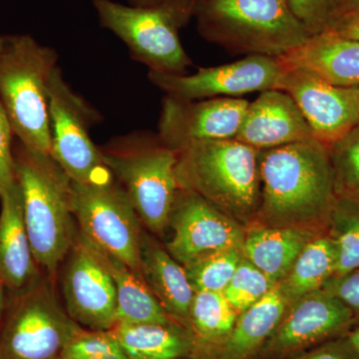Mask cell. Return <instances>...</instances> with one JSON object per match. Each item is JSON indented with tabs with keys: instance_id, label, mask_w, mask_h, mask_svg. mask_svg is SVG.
Segmentation results:
<instances>
[{
	"instance_id": "7402d4cb",
	"label": "cell",
	"mask_w": 359,
	"mask_h": 359,
	"mask_svg": "<svg viewBox=\"0 0 359 359\" xmlns=\"http://www.w3.org/2000/svg\"><path fill=\"white\" fill-rule=\"evenodd\" d=\"M130 359H200L190 330L169 323H117L111 330Z\"/></svg>"
},
{
	"instance_id": "ba28073f",
	"label": "cell",
	"mask_w": 359,
	"mask_h": 359,
	"mask_svg": "<svg viewBox=\"0 0 359 359\" xmlns=\"http://www.w3.org/2000/svg\"><path fill=\"white\" fill-rule=\"evenodd\" d=\"M56 287V280L43 273L29 289L8 294L0 359H62L82 327L66 311Z\"/></svg>"
},
{
	"instance_id": "4dcf8cb0",
	"label": "cell",
	"mask_w": 359,
	"mask_h": 359,
	"mask_svg": "<svg viewBox=\"0 0 359 359\" xmlns=\"http://www.w3.org/2000/svg\"><path fill=\"white\" fill-rule=\"evenodd\" d=\"M311 36L325 32L341 13L344 0H290Z\"/></svg>"
},
{
	"instance_id": "60d3db41",
	"label": "cell",
	"mask_w": 359,
	"mask_h": 359,
	"mask_svg": "<svg viewBox=\"0 0 359 359\" xmlns=\"http://www.w3.org/2000/svg\"><path fill=\"white\" fill-rule=\"evenodd\" d=\"M183 359H195V358H183Z\"/></svg>"
},
{
	"instance_id": "d590c367",
	"label": "cell",
	"mask_w": 359,
	"mask_h": 359,
	"mask_svg": "<svg viewBox=\"0 0 359 359\" xmlns=\"http://www.w3.org/2000/svg\"><path fill=\"white\" fill-rule=\"evenodd\" d=\"M325 32H330L344 39L359 41V8L340 15Z\"/></svg>"
},
{
	"instance_id": "3957f363",
	"label": "cell",
	"mask_w": 359,
	"mask_h": 359,
	"mask_svg": "<svg viewBox=\"0 0 359 359\" xmlns=\"http://www.w3.org/2000/svg\"><path fill=\"white\" fill-rule=\"evenodd\" d=\"M180 190L198 194L243 226L261 205V151L236 140L199 142L176 151Z\"/></svg>"
},
{
	"instance_id": "74e56055",
	"label": "cell",
	"mask_w": 359,
	"mask_h": 359,
	"mask_svg": "<svg viewBox=\"0 0 359 359\" xmlns=\"http://www.w3.org/2000/svg\"><path fill=\"white\" fill-rule=\"evenodd\" d=\"M349 344L353 346L354 353H356L359 359V325L355 330H351L346 334Z\"/></svg>"
},
{
	"instance_id": "f1b7e54d",
	"label": "cell",
	"mask_w": 359,
	"mask_h": 359,
	"mask_svg": "<svg viewBox=\"0 0 359 359\" xmlns=\"http://www.w3.org/2000/svg\"><path fill=\"white\" fill-rule=\"evenodd\" d=\"M243 257L242 249L222 250L184 268L195 292H223Z\"/></svg>"
},
{
	"instance_id": "8d00e7d4",
	"label": "cell",
	"mask_w": 359,
	"mask_h": 359,
	"mask_svg": "<svg viewBox=\"0 0 359 359\" xmlns=\"http://www.w3.org/2000/svg\"><path fill=\"white\" fill-rule=\"evenodd\" d=\"M8 290L6 287V283L2 280L0 276V325H1L2 320H4V316H6L7 306H8Z\"/></svg>"
},
{
	"instance_id": "30bf717a",
	"label": "cell",
	"mask_w": 359,
	"mask_h": 359,
	"mask_svg": "<svg viewBox=\"0 0 359 359\" xmlns=\"http://www.w3.org/2000/svg\"><path fill=\"white\" fill-rule=\"evenodd\" d=\"M71 208L78 230L87 240L141 275L144 228L128 196L114 178L88 185L71 181Z\"/></svg>"
},
{
	"instance_id": "9a60e30c",
	"label": "cell",
	"mask_w": 359,
	"mask_h": 359,
	"mask_svg": "<svg viewBox=\"0 0 359 359\" xmlns=\"http://www.w3.org/2000/svg\"><path fill=\"white\" fill-rule=\"evenodd\" d=\"M280 90L294 99L313 138L327 148L359 124V86L330 83L308 70L285 69Z\"/></svg>"
},
{
	"instance_id": "5bb4252c",
	"label": "cell",
	"mask_w": 359,
	"mask_h": 359,
	"mask_svg": "<svg viewBox=\"0 0 359 359\" xmlns=\"http://www.w3.org/2000/svg\"><path fill=\"white\" fill-rule=\"evenodd\" d=\"M169 228L173 233L165 248L183 266L244 244L245 226L190 191L179 189Z\"/></svg>"
},
{
	"instance_id": "44dd1931",
	"label": "cell",
	"mask_w": 359,
	"mask_h": 359,
	"mask_svg": "<svg viewBox=\"0 0 359 359\" xmlns=\"http://www.w3.org/2000/svg\"><path fill=\"white\" fill-rule=\"evenodd\" d=\"M318 235L321 233L308 229L250 224L245 226L243 257L278 283L289 273L304 248Z\"/></svg>"
},
{
	"instance_id": "7a4b0ae2",
	"label": "cell",
	"mask_w": 359,
	"mask_h": 359,
	"mask_svg": "<svg viewBox=\"0 0 359 359\" xmlns=\"http://www.w3.org/2000/svg\"><path fill=\"white\" fill-rule=\"evenodd\" d=\"M13 159L33 255L42 273L56 280L77 231L71 180L50 154L28 150L15 138Z\"/></svg>"
},
{
	"instance_id": "4316f807",
	"label": "cell",
	"mask_w": 359,
	"mask_h": 359,
	"mask_svg": "<svg viewBox=\"0 0 359 359\" xmlns=\"http://www.w3.org/2000/svg\"><path fill=\"white\" fill-rule=\"evenodd\" d=\"M327 233L337 250V269L339 278L359 269V205L337 198Z\"/></svg>"
},
{
	"instance_id": "ac0fdd59",
	"label": "cell",
	"mask_w": 359,
	"mask_h": 359,
	"mask_svg": "<svg viewBox=\"0 0 359 359\" xmlns=\"http://www.w3.org/2000/svg\"><path fill=\"white\" fill-rule=\"evenodd\" d=\"M0 276L8 294L32 287L41 276L23 218L20 186L0 196Z\"/></svg>"
},
{
	"instance_id": "1f68e13d",
	"label": "cell",
	"mask_w": 359,
	"mask_h": 359,
	"mask_svg": "<svg viewBox=\"0 0 359 359\" xmlns=\"http://www.w3.org/2000/svg\"><path fill=\"white\" fill-rule=\"evenodd\" d=\"M121 351L111 330L82 327L66 347L62 359H91Z\"/></svg>"
},
{
	"instance_id": "83f0119b",
	"label": "cell",
	"mask_w": 359,
	"mask_h": 359,
	"mask_svg": "<svg viewBox=\"0 0 359 359\" xmlns=\"http://www.w3.org/2000/svg\"><path fill=\"white\" fill-rule=\"evenodd\" d=\"M328 150L337 197L359 205V124Z\"/></svg>"
},
{
	"instance_id": "d6986e66",
	"label": "cell",
	"mask_w": 359,
	"mask_h": 359,
	"mask_svg": "<svg viewBox=\"0 0 359 359\" xmlns=\"http://www.w3.org/2000/svg\"><path fill=\"white\" fill-rule=\"evenodd\" d=\"M140 273L168 316L190 330V309L195 290L185 268L145 229L142 235Z\"/></svg>"
},
{
	"instance_id": "d6a6232c",
	"label": "cell",
	"mask_w": 359,
	"mask_h": 359,
	"mask_svg": "<svg viewBox=\"0 0 359 359\" xmlns=\"http://www.w3.org/2000/svg\"><path fill=\"white\" fill-rule=\"evenodd\" d=\"M14 135L11 122L0 100V196L18 185L13 159Z\"/></svg>"
},
{
	"instance_id": "ffe728a7",
	"label": "cell",
	"mask_w": 359,
	"mask_h": 359,
	"mask_svg": "<svg viewBox=\"0 0 359 359\" xmlns=\"http://www.w3.org/2000/svg\"><path fill=\"white\" fill-rule=\"evenodd\" d=\"M285 69L311 71L340 86H359V41L323 32L278 58Z\"/></svg>"
},
{
	"instance_id": "5b68a950",
	"label": "cell",
	"mask_w": 359,
	"mask_h": 359,
	"mask_svg": "<svg viewBox=\"0 0 359 359\" xmlns=\"http://www.w3.org/2000/svg\"><path fill=\"white\" fill-rule=\"evenodd\" d=\"M58 54L30 35H0V100L16 139L50 154L48 80Z\"/></svg>"
},
{
	"instance_id": "7c38bea8",
	"label": "cell",
	"mask_w": 359,
	"mask_h": 359,
	"mask_svg": "<svg viewBox=\"0 0 359 359\" xmlns=\"http://www.w3.org/2000/svg\"><path fill=\"white\" fill-rule=\"evenodd\" d=\"M353 311L334 295L316 290L292 302L256 359H292L348 334Z\"/></svg>"
},
{
	"instance_id": "e0dca14e",
	"label": "cell",
	"mask_w": 359,
	"mask_h": 359,
	"mask_svg": "<svg viewBox=\"0 0 359 359\" xmlns=\"http://www.w3.org/2000/svg\"><path fill=\"white\" fill-rule=\"evenodd\" d=\"M311 138V128L294 99L278 89L261 92L254 102L249 103L235 137L259 151Z\"/></svg>"
},
{
	"instance_id": "e575fe53",
	"label": "cell",
	"mask_w": 359,
	"mask_h": 359,
	"mask_svg": "<svg viewBox=\"0 0 359 359\" xmlns=\"http://www.w3.org/2000/svg\"><path fill=\"white\" fill-rule=\"evenodd\" d=\"M292 359H358L346 334L328 340L311 351Z\"/></svg>"
},
{
	"instance_id": "277c9868",
	"label": "cell",
	"mask_w": 359,
	"mask_h": 359,
	"mask_svg": "<svg viewBox=\"0 0 359 359\" xmlns=\"http://www.w3.org/2000/svg\"><path fill=\"white\" fill-rule=\"evenodd\" d=\"M193 18L203 39L245 56L278 58L311 37L290 0H195Z\"/></svg>"
},
{
	"instance_id": "9c48e42d",
	"label": "cell",
	"mask_w": 359,
	"mask_h": 359,
	"mask_svg": "<svg viewBox=\"0 0 359 359\" xmlns=\"http://www.w3.org/2000/svg\"><path fill=\"white\" fill-rule=\"evenodd\" d=\"M50 155L74 183H103L114 178L100 148L90 137L101 116L66 82L58 65L48 80Z\"/></svg>"
},
{
	"instance_id": "d4e9b609",
	"label": "cell",
	"mask_w": 359,
	"mask_h": 359,
	"mask_svg": "<svg viewBox=\"0 0 359 359\" xmlns=\"http://www.w3.org/2000/svg\"><path fill=\"white\" fill-rule=\"evenodd\" d=\"M238 313L223 292H195L190 309V330L200 359H216L235 327Z\"/></svg>"
},
{
	"instance_id": "2e32d148",
	"label": "cell",
	"mask_w": 359,
	"mask_h": 359,
	"mask_svg": "<svg viewBox=\"0 0 359 359\" xmlns=\"http://www.w3.org/2000/svg\"><path fill=\"white\" fill-rule=\"evenodd\" d=\"M249 103L231 97L182 100L166 95L158 136L175 151L199 142L235 139Z\"/></svg>"
},
{
	"instance_id": "8992f818",
	"label": "cell",
	"mask_w": 359,
	"mask_h": 359,
	"mask_svg": "<svg viewBox=\"0 0 359 359\" xmlns=\"http://www.w3.org/2000/svg\"><path fill=\"white\" fill-rule=\"evenodd\" d=\"M104 161L122 187L140 219L155 237H163L178 193V155L158 134L150 132L116 137L100 147Z\"/></svg>"
},
{
	"instance_id": "f35d334b",
	"label": "cell",
	"mask_w": 359,
	"mask_h": 359,
	"mask_svg": "<svg viewBox=\"0 0 359 359\" xmlns=\"http://www.w3.org/2000/svg\"><path fill=\"white\" fill-rule=\"evenodd\" d=\"M127 1L131 6L145 7L156 6L165 0H127Z\"/></svg>"
},
{
	"instance_id": "836d02e7",
	"label": "cell",
	"mask_w": 359,
	"mask_h": 359,
	"mask_svg": "<svg viewBox=\"0 0 359 359\" xmlns=\"http://www.w3.org/2000/svg\"><path fill=\"white\" fill-rule=\"evenodd\" d=\"M323 290L344 302L353 311L355 323H359V269L339 278H330Z\"/></svg>"
},
{
	"instance_id": "6da1fadb",
	"label": "cell",
	"mask_w": 359,
	"mask_h": 359,
	"mask_svg": "<svg viewBox=\"0 0 359 359\" xmlns=\"http://www.w3.org/2000/svg\"><path fill=\"white\" fill-rule=\"evenodd\" d=\"M259 171L261 205L252 223L327 233L337 200L327 146L311 138L261 151Z\"/></svg>"
},
{
	"instance_id": "603a6c76",
	"label": "cell",
	"mask_w": 359,
	"mask_h": 359,
	"mask_svg": "<svg viewBox=\"0 0 359 359\" xmlns=\"http://www.w3.org/2000/svg\"><path fill=\"white\" fill-rule=\"evenodd\" d=\"M290 304L278 285L238 316L235 327L216 359H256Z\"/></svg>"
},
{
	"instance_id": "8fae6325",
	"label": "cell",
	"mask_w": 359,
	"mask_h": 359,
	"mask_svg": "<svg viewBox=\"0 0 359 359\" xmlns=\"http://www.w3.org/2000/svg\"><path fill=\"white\" fill-rule=\"evenodd\" d=\"M59 295L80 327L111 330L117 323L114 280L101 250L76 231L56 275Z\"/></svg>"
},
{
	"instance_id": "f546056e",
	"label": "cell",
	"mask_w": 359,
	"mask_h": 359,
	"mask_svg": "<svg viewBox=\"0 0 359 359\" xmlns=\"http://www.w3.org/2000/svg\"><path fill=\"white\" fill-rule=\"evenodd\" d=\"M276 285L278 283H273L263 271L243 257L223 294L229 304L240 314L261 301Z\"/></svg>"
},
{
	"instance_id": "cb8c5ba5",
	"label": "cell",
	"mask_w": 359,
	"mask_h": 359,
	"mask_svg": "<svg viewBox=\"0 0 359 359\" xmlns=\"http://www.w3.org/2000/svg\"><path fill=\"white\" fill-rule=\"evenodd\" d=\"M101 252L115 283L117 323H169L174 321L162 308L140 273L117 257L105 254L102 250Z\"/></svg>"
},
{
	"instance_id": "ab89813d",
	"label": "cell",
	"mask_w": 359,
	"mask_h": 359,
	"mask_svg": "<svg viewBox=\"0 0 359 359\" xmlns=\"http://www.w3.org/2000/svg\"><path fill=\"white\" fill-rule=\"evenodd\" d=\"M358 8H359V0H344V6H342L339 16Z\"/></svg>"
},
{
	"instance_id": "4fadbf2b",
	"label": "cell",
	"mask_w": 359,
	"mask_h": 359,
	"mask_svg": "<svg viewBox=\"0 0 359 359\" xmlns=\"http://www.w3.org/2000/svg\"><path fill=\"white\" fill-rule=\"evenodd\" d=\"M283 72L278 58L250 55L228 65L200 68L191 75L149 71L148 78L165 95L182 100H202L238 98L250 92L280 90Z\"/></svg>"
},
{
	"instance_id": "52a82bcc",
	"label": "cell",
	"mask_w": 359,
	"mask_h": 359,
	"mask_svg": "<svg viewBox=\"0 0 359 359\" xmlns=\"http://www.w3.org/2000/svg\"><path fill=\"white\" fill-rule=\"evenodd\" d=\"M91 1L101 26L119 37L132 57L149 71L183 75L193 66L179 32L193 18L195 0H165L145 7L112 0Z\"/></svg>"
},
{
	"instance_id": "484cf974",
	"label": "cell",
	"mask_w": 359,
	"mask_h": 359,
	"mask_svg": "<svg viewBox=\"0 0 359 359\" xmlns=\"http://www.w3.org/2000/svg\"><path fill=\"white\" fill-rule=\"evenodd\" d=\"M337 250L327 233L313 238L295 259L287 276L278 283L289 304L316 290H323L334 278Z\"/></svg>"
}]
</instances>
